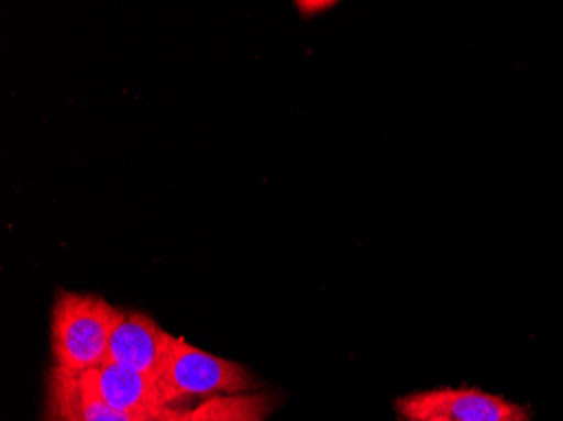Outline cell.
<instances>
[{
    "label": "cell",
    "mask_w": 563,
    "mask_h": 421,
    "mask_svg": "<svg viewBox=\"0 0 563 421\" xmlns=\"http://www.w3.org/2000/svg\"><path fill=\"white\" fill-rule=\"evenodd\" d=\"M125 312L91 293L62 292L51 312V350L56 367L85 373L107 363L110 339Z\"/></svg>",
    "instance_id": "obj_1"
},
{
    "label": "cell",
    "mask_w": 563,
    "mask_h": 421,
    "mask_svg": "<svg viewBox=\"0 0 563 421\" xmlns=\"http://www.w3.org/2000/svg\"><path fill=\"white\" fill-rule=\"evenodd\" d=\"M161 395L169 407L174 401L211 395H242L257 386L245 367L191 346L185 339H173L161 367Z\"/></svg>",
    "instance_id": "obj_2"
},
{
    "label": "cell",
    "mask_w": 563,
    "mask_h": 421,
    "mask_svg": "<svg viewBox=\"0 0 563 421\" xmlns=\"http://www.w3.org/2000/svg\"><path fill=\"white\" fill-rule=\"evenodd\" d=\"M405 421L432 417L457 421H530L520 405L474 388H441L400 398L395 405Z\"/></svg>",
    "instance_id": "obj_3"
},
{
    "label": "cell",
    "mask_w": 563,
    "mask_h": 421,
    "mask_svg": "<svg viewBox=\"0 0 563 421\" xmlns=\"http://www.w3.org/2000/svg\"><path fill=\"white\" fill-rule=\"evenodd\" d=\"M173 339V335L163 331L145 313L125 312L110 339L107 363L131 367L135 372L157 378Z\"/></svg>",
    "instance_id": "obj_4"
},
{
    "label": "cell",
    "mask_w": 563,
    "mask_h": 421,
    "mask_svg": "<svg viewBox=\"0 0 563 421\" xmlns=\"http://www.w3.org/2000/svg\"><path fill=\"white\" fill-rule=\"evenodd\" d=\"M101 398L120 413L157 418L164 403L157 378L115 363L90 369Z\"/></svg>",
    "instance_id": "obj_5"
},
{
    "label": "cell",
    "mask_w": 563,
    "mask_h": 421,
    "mask_svg": "<svg viewBox=\"0 0 563 421\" xmlns=\"http://www.w3.org/2000/svg\"><path fill=\"white\" fill-rule=\"evenodd\" d=\"M272 395H224L192 410L191 421H265L274 410Z\"/></svg>",
    "instance_id": "obj_6"
},
{
    "label": "cell",
    "mask_w": 563,
    "mask_h": 421,
    "mask_svg": "<svg viewBox=\"0 0 563 421\" xmlns=\"http://www.w3.org/2000/svg\"><path fill=\"white\" fill-rule=\"evenodd\" d=\"M191 414L192 410H176V408L166 407L156 421H191Z\"/></svg>",
    "instance_id": "obj_7"
},
{
    "label": "cell",
    "mask_w": 563,
    "mask_h": 421,
    "mask_svg": "<svg viewBox=\"0 0 563 421\" xmlns=\"http://www.w3.org/2000/svg\"><path fill=\"white\" fill-rule=\"evenodd\" d=\"M297 5H299L303 14H312L314 11L319 12L322 9L329 8V5H332V2H297Z\"/></svg>",
    "instance_id": "obj_8"
},
{
    "label": "cell",
    "mask_w": 563,
    "mask_h": 421,
    "mask_svg": "<svg viewBox=\"0 0 563 421\" xmlns=\"http://www.w3.org/2000/svg\"><path fill=\"white\" fill-rule=\"evenodd\" d=\"M422 421H457V420H451V418H444V417H432V418H427V420H422Z\"/></svg>",
    "instance_id": "obj_9"
}]
</instances>
